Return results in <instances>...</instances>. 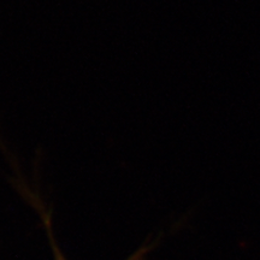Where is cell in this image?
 <instances>
[{
    "mask_svg": "<svg viewBox=\"0 0 260 260\" xmlns=\"http://www.w3.org/2000/svg\"><path fill=\"white\" fill-rule=\"evenodd\" d=\"M48 234H50V239H51V245H52V248H53V254H54V258H56V260H65V258L63 255H61V253L59 251V248H58L56 242H54V239L53 236H52L51 234V229H48ZM146 251V249H145ZM145 251L144 249H140L139 252H136L134 255L130 256V258L128 260H142L144 259V254H145Z\"/></svg>",
    "mask_w": 260,
    "mask_h": 260,
    "instance_id": "1",
    "label": "cell"
}]
</instances>
